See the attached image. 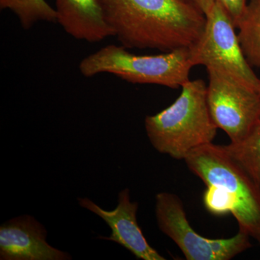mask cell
Returning <instances> with one entry per match:
<instances>
[{"label":"cell","instance_id":"obj_10","mask_svg":"<svg viewBox=\"0 0 260 260\" xmlns=\"http://www.w3.org/2000/svg\"><path fill=\"white\" fill-rule=\"evenodd\" d=\"M56 23L77 40L98 43L114 37L99 0H55Z\"/></svg>","mask_w":260,"mask_h":260},{"label":"cell","instance_id":"obj_15","mask_svg":"<svg viewBox=\"0 0 260 260\" xmlns=\"http://www.w3.org/2000/svg\"><path fill=\"white\" fill-rule=\"evenodd\" d=\"M223 7L234 25L242 17L246 7V0H217Z\"/></svg>","mask_w":260,"mask_h":260},{"label":"cell","instance_id":"obj_2","mask_svg":"<svg viewBox=\"0 0 260 260\" xmlns=\"http://www.w3.org/2000/svg\"><path fill=\"white\" fill-rule=\"evenodd\" d=\"M204 80H189L172 105L145 118L150 143L159 153L184 160L191 150L213 143L218 127L210 116Z\"/></svg>","mask_w":260,"mask_h":260},{"label":"cell","instance_id":"obj_5","mask_svg":"<svg viewBox=\"0 0 260 260\" xmlns=\"http://www.w3.org/2000/svg\"><path fill=\"white\" fill-rule=\"evenodd\" d=\"M207 70V102L212 120L231 143H239L260 121V93L225 70Z\"/></svg>","mask_w":260,"mask_h":260},{"label":"cell","instance_id":"obj_9","mask_svg":"<svg viewBox=\"0 0 260 260\" xmlns=\"http://www.w3.org/2000/svg\"><path fill=\"white\" fill-rule=\"evenodd\" d=\"M44 225L29 215L13 218L0 227V259L68 260L71 256L49 245Z\"/></svg>","mask_w":260,"mask_h":260},{"label":"cell","instance_id":"obj_6","mask_svg":"<svg viewBox=\"0 0 260 260\" xmlns=\"http://www.w3.org/2000/svg\"><path fill=\"white\" fill-rule=\"evenodd\" d=\"M155 215L159 229L179 246L187 260H230L251 248L249 236L239 232L229 239H211L195 232L177 194L158 193Z\"/></svg>","mask_w":260,"mask_h":260},{"label":"cell","instance_id":"obj_13","mask_svg":"<svg viewBox=\"0 0 260 260\" xmlns=\"http://www.w3.org/2000/svg\"><path fill=\"white\" fill-rule=\"evenodd\" d=\"M224 147L260 187V121L242 141Z\"/></svg>","mask_w":260,"mask_h":260},{"label":"cell","instance_id":"obj_4","mask_svg":"<svg viewBox=\"0 0 260 260\" xmlns=\"http://www.w3.org/2000/svg\"><path fill=\"white\" fill-rule=\"evenodd\" d=\"M193 67L189 48L158 55H136L123 46L110 44L83 58L79 70L85 78L108 73L131 83L177 89L190 80Z\"/></svg>","mask_w":260,"mask_h":260},{"label":"cell","instance_id":"obj_12","mask_svg":"<svg viewBox=\"0 0 260 260\" xmlns=\"http://www.w3.org/2000/svg\"><path fill=\"white\" fill-rule=\"evenodd\" d=\"M0 8L13 12L25 30L39 22L56 23V10L46 0H0Z\"/></svg>","mask_w":260,"mask_h":260},{"label":"cell","instance_id":"obj_1","mask_svg":"<svg viewBox=\"0 0 260 260\" xmlns=\"http://www.w3.org/2000/svg\"><path fill=\"white\" fill-rule=\"evenodd\" d=\"M99 2L114 37L126 49H190L206 25V15L194 0Z\"/></svg>","mask_w":260,"mask_h":260},{"label":"cell","instance_id":"obj_3","mask_svg":"<svg viewBox=\"0 0 260 260\" xmlns=\"http://www.w3.org/2000/svg\"><path fill=\"white\" fill-rule=\"evenodd\" d=\"M184 160L205 185L216 186L232 197L235 203L232 215L239 232L260 244V187L224 145L211 143L198 147Z\"/></svg>","mask_w":260,"mask_h":260},{"label":"cell","instance_id":"obj_11","mask_svg":"<svg viewBox=\"0 0 260 260\" xmlns=\"http://www.w3.org/2000/svg\"><path fill=\"white\" fill-rule=\"evenodd\" d=\"M235 27L248 63L251 68H260V0H249Z\"/></svg>","mask_w":260,"mask_h":260},{"label":"cell","instance_id":"obj_16","mask_svg":"<svg viewBox=\"0 0 260 260\" xmlns=\"http://www.w3.org/2000/svg\"><path fill=\"white\" fill-rule=\"evenodd\" d=\"M198 6L204 12L205 14L208 15L213 9L215 0H194Z\"/></svg>","mask_w":260,"mask_h":260},{"label":"cell","instance_id":"obj_7","mask_svg":"<svg viewBox=\"0 0 260 260\" xmlns=\"http://www.w3.org/2000/svg\"><path fill=\"white\" fill-rule=\"evenodd\" d=\"M206 17L203 35L190 48L191 64L225 70L260 93V78L246 60L235 25L223 7L215 0Z\"/></svg>","mask_w":260,"mask_h":260},{"label":"cell","instance_id":"obj_14","mask_svg":"<svg viewBox=\"0 0 260 260\" xmlns=\"http://www.w3.org/2000/svg\"><path fill=\"white\" fill-rule=\"evenodd\" d=\"M203 203L209 213L218 216L232 214L235 207L234 200L230 195L214 186H207L203 194Z\"/></svg>","mask_w":260,"mask_h":260},{"label":"cell","instance_id":"obj_8","mask_svg":"<svg viewBox=\"0 0 260 260\" xmlns=\"http://www.w3.org/2000/svg\"><path fill=\"white\" fill-rule=\"evenodd\" d=\"M78 202L82 208L96 214L110 227V237L101 239L117 243L131 251L138 259H166L148 244L143 235L137 220L138 203L130 200L129 189L119 192L117 206L109 211L102 209L88 198H79Z\"/></svg>","mask_w":260,"mask_h":260}]
</instances>
